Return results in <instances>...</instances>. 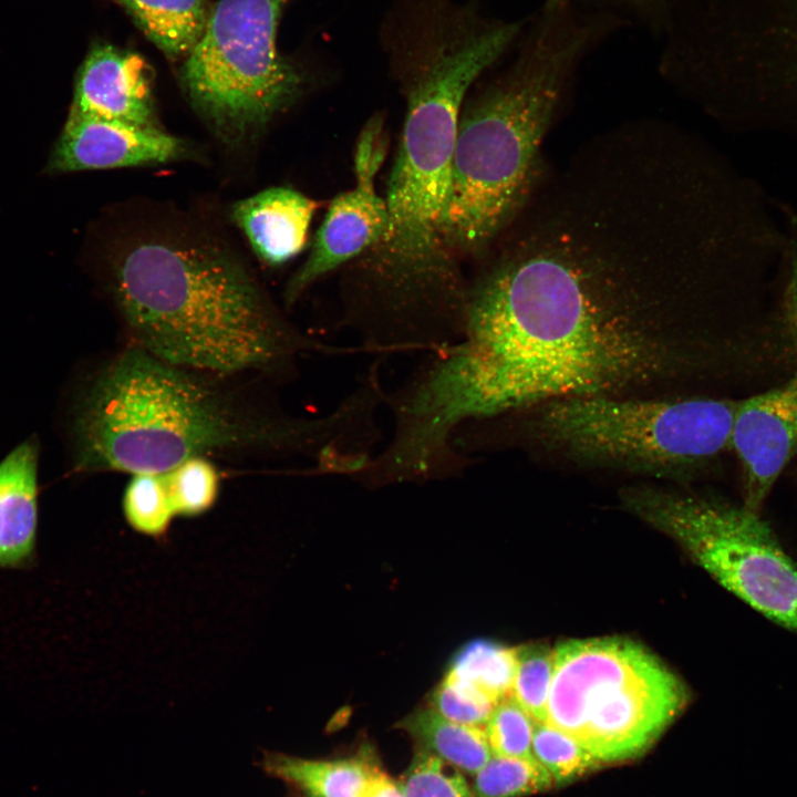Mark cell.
Masks as SVG:
<instances>
[{"label":"cell","mask_w":797,"mask_h":797,"mask_svg":"<svg viewBox=\"0 0 797 797\" xmlns=\"http://www.w3.org/2000/svg\"><path fill=\"white\" fill-rule=\"evenodd\" d=\"M520 224L468 289L465 327L411 379L433 436L586 396L682 381V329L722 273L714 220L693 185L644 157L583 152L540 175Z\"/></svg>","instance_id":"obj_1"},{"label":"cell","mask_w":797,"mask_h":797,"mask_svg":"<svg viewBox=\"0 0 797 797\" xmlns=\"http://www.w3.org/2000/svg\"><path fill=\"white\" fill-rule=\"evenodd\" d=\"M74 429L79 469L132 475L231 452H304L319 464L345 438L338 410L315 420L259 414L195 371L137 346L97 373Z\"/></svg>","instance_id":"obj_2"},{"label":"cell","mask_w":797,"mask_h":797,"mask_svg":"<svg viewBox=\"0 0 797 797\" xmlns=\"http://www.w3.org/2000/svg\"><path fill=\"white\" fill-rule=\"evenodd\" d=\"M112 290L135 346L195 372L275 370L303 351H338L283 320L228 252L187 235L125 244L112 262Z\"/></svg>","instance_id":"obj_3"},{"label":"cell","mask_w":797,"mask_h":797,"mask_svg":"<svg viewBox=\"0 0 797 797\" xmlns=\"http://www.w3.org/2000/svg\"><path fill=\"white\" fill-rule=\"evenodd\" d=\"M498 23L442 46L416 75L385 203L389 225L358 282L382 309L429 317L458 302L465 286L445 252L441 227L462 104L478 75L518 34Z\"/></svg>","instance_id":"obj_4"},{"label":"cell","mask_w":797,"mask_h":797,"mask_svg":"<svg viewBox=\"0 0 797 797\" xmlns=\"http://www.w3.org/2000/svg\"><path fill=\"white\" fill-rule=\"evenodd\" d=\"M570 6L546 0L509 72L460 113L441 227L453 260L491 246L536 186L545 135L598 34V24Z\"/></svg>","instance_id":"obj_5"},{"label":"cell","mask_w":797,"mask_h":797,"mask_svg":"<svg viewBox=\"0 0 797 797\" xmlns=\"http://www.w3.org/2000/svg\"><path fill=\"white\" fill-rule=\"evenodd\" d=\"M739 401L586 396L541 405L534 433L578 464L683 478L731 447Z\"/></svg>","instance_id":"obj_6"},{"label":"cell","mask_w":797,"mask_h":797,"mask_svg":"<svg viewBox=\"0 0 797 797\" xmlns=\"http://www.w3.org/2000/svg\"><path fill=\"white\" fill-rule=\"evenodd\" d=\"M687 700L683 682L636 642L569 640L553 649L545 723L600 764L623 762L643 754Z\"/></svg>","instance_id":"obj_7"},{"label":"cell","mask_w":797,"mask_h":797,"mask_svg":"<svg viewBox=\"0 0 797 797\" xmlns=\"http://www.w3.org/2000/svg\"><path fill=\"white\" fill-rule=\"evenodd\" d=\"M286 0H219L180 76L194 106L222 137L265 125L300 93L303 77L277 49Z\"/></svg>","instance_id":"obj_8"},{"label":"cell","mask_w":797,"mask_h":797,"mask_svg":"<svg viewBox=\"0 0 797 797\" xmlns=\"http://www.w3.org/2000/svg\"><path fill=\"white\" fill-rule=\"evenodd\" d=\"M629 509L676 540L715 580L797 633V566L759 514L713 499L629 488Z\"/></svg>","instance_id":"obj_9"},{"label":"cell","mask_w":797,"mask_h":797,"mask_svg":"<svg viewBox=\"0 0 797 797\" xmlns=\"http://www.w3.org/2000/svg\"><path fill=\"white\" fill-rule=\"evenodd\" d=\"M386 152L383 122L374 116L361 132L354 154L355 186L330 203L315 234L309 257L286 289L292 304L312 283L341 265L373 249L389 225L385 199L375 189V177Z\"/></svg>","instance_id":"obj_10"},{"label":"cell","mask_w":797,"mask_h":797,"mask_svg":"<svg viewBox=\"0 0 797 797\" xmlns=\"http://www.w3.org/2000/svg\"><path fill=\"white\" fill-rule=\"evenodd\" d=\"M788 288L796 365L782 385L739 401L731 438L743 470L744 507L759 514L797 452V262Z\"/></svg>","instance_id":"obj_11"},{"label":"cell","mask_w":797,"mask_h":797,"mask_svg":"<svg viewBox=\"0 0 797 797\" xmlns=\"http://www.w3.org/2000/svg\"><path fill=\"white\" fill-rule=\"evenodd\" d=\"M185 152L183 141L159 127H138L70 111L45 172L162 164L182 157Z\"/></svg>","instance_id":"obj_12"},{"label":"cell","mask_w":797,"mask_h":797,"mask_svg":"<svg viewBox=\"0 0 797 797\" xmlns=\"http://www.w3.org/2000/svg\"><path fill=\"white\" fill-rule=\"evenodd\" d=\"M152 70L135 52L95 45L79 69L71 112L138 127H158Z\"/></svg>","instance_id":"obj_13"},{"label":"cell","mask_w":797,"mask_h":797,"mask_svg":"<svg viewBox=\"0 0 797 797\" xmlns=\"http://www.w3.org/2000/svg\"><path fill=\"white\" fill-rule=\"evenodd\" d=\"M318 206L300 192L272 187L235 204L231 215L259 258L280 265L304 248Z\"/></svg>","instance_id":"obj_14"},{"label":"cell","mask_w":797,"mask_h":797,"mask_svg":"<svg viewBox=\"0 0 797 797\" xmlns=\"http://www.w3.org/2000/svg\"><path fill=\"white\" fill-rule=\"evenodd\" d=\"M37 519V447L23 443L0 464V567L30 557Z\"/></svg>","instance_id":"obj_15"},{"label":"cell","mask_w":797,"mask_h":797,"mask_svg":"<svg viewBox=\"0 0 797 797\" xmlns=\"http://www.w3.org/2000/svg\"><path fill=\"white\" fill-rule=\"evenodd\" d=\"M262 766L307 797H373L387 776L365 755L315 760L272 753L266 755Z\"/></svg>","instance_id":"obj_16"},{"label":"cell","mask_w":797,"mask_h":797,"mask_svg":"<svg viewBox=\"0 0 797 797\" xmlns=\"http://www.w3.org/2000/svg\"><path fill=\"white\" fill-rule=\"evenodd\" d=\"M169 59H186L200 40L210 9L205 0H116Z\"/></svg>","instance_id":"obj_17"},{"label":"cell","mask_w":797,"mask_h":797,"mask_svg":"<svg viewBox=\"0 0 797 797\" xmlns=\"http://www.w3.org/2000/svg\"><path fill=\"white\" fill-rule=\"evenodd\" d=\"M421 746L458 770L476 775L491 757L482 726L453 722L433 708L416 711L400 723Z\"/></svg>","instance_id":"obj_18"},{"label":"cell","mask_w":797,"mask_h":797,"mask_svg":"<svg viewBox=\"0 0 797 797\" xmlns=\"http://www.w3.org/2000/svg\"><path fill=\"white\" fill-rule=\"evenodd\" d=\"M516 669V648L475 639L456 652L446 674L475 686L499 703L511 696Z\"/></svg>","instance_id":"obj_19"},{"label":"cell","mask_w":797,"mask_h":797,"mask_svg":"<svg viewBox=\"0 0 797 797\" xmlns=\"http://www.w3.org/2000/svg\"><path fill=\"white\" fill-rule=\"evenodd\" d=\"M553 780L532 756H494L475 775L474 797H521L549 789Z\"/></svg>","instance_id":"obj_20"},{"label":"cell","mask_w":797,"mask_h":797,"mask_svg":"<svg viewBox=\"0 0 797 797\" xmlns=\"http://www.w3.org/2000/svg\"><path fill=\"white\" fill-rule=\"evenodd\" d=\"M123 515L131 528L158 538L167 532L176 516L159 474H134L122 500Z\"/></svg>","instance_id":"obj_21"},{"label":"cell","mask_w":797,"mask_h":797,"mask_svg":"<svg viewBox=\"0 0 797 797\" xmlns=\"http://www.w3.org/2000/svg\"><path fill=\"white\" fill-rule=\"evenodd\" d=\"M162 475L176 516L195 517L216 503L220 476L206 457L187 459Z\"/></svg>","instance_id":"obj_22"},{"label":"cell","mask_w":797,"mask_h":797,"mask_svg":"<svg viewBox=\"0 0 797 797\" xmlns=\"http://www.w3.org/2000/svg\"><path fill=\"white\" fill-rule=\"evenodd\" d=\"M531 749L556 785H566L601 765L571 736L545 722H536Z\"/></svg>","instance_id":"obj_23"},{"label":"cell","mask_w":797,"mask_h":797,"mask_svg":"<svg viewBox=\"0 0 797 797\" xmlns=\"http://www.w3.org/2000/svg\"><path fill=\"white\" fill-rule=\"evenodd\" d=\"M517 649L511 697L532 717L545 722L553 675V649L540 644Z\"/></svg>","instance_id":"obj_24"},{"label":"cell","mask_w":797,"mask_h":797,"mask_svg":"<svg viewBox=\"0 0 797 797\" xmlns=\"http://www.w3.org/2000/svg\"><path fill=\"white\" fill-rule=\"evenodd\" d=\"M536 722L511 697L495 706L486 723L488 744L494 756H532V738Z\"/></svg>","instance_id":"obj_25"},{"label":"cell","mask_w":797,"mask_h":797,"mask_svg":"<svg viewBox=\"0 0 797 797\" xmlns=\"http://www.w3.org/2000/svg\"><path fill=\"white\" fill-rule=\"evenodd\" d=\"M401 786L405 797H474L456 767L425 749L415 755Z\"/></svg>","instance_id":"obj_26"},{"label":"cell","mask_w":797,"mask_h":797,"mask_svg":"<svg viewBox=\"0 0 797 797\" xmlns=\"http://www.w3.org/2000/svg\"><path fill=\"white\" fill-rule=\"evenodd\" d=\"M431 705L443 717L453 722L486 725L497 703L475 686L448 674L436 686Z\"/></svg>","instance_id":"obj_27"},{"label":"cell","mask_w":797,"mask_h":797,"mask_svg":"<svg viewBox=\"0 0 797 797\" xmlns=\"http://www.w3.org/2000/svg\"><path fill=\"white\" fill-rule=\"evenodd\" d=\"M775 7L769 25L770 35L777 44H785L779 49L789 53L788 60L793 62L788 70L797 80V0H777Z\"/></svg>","instance_id":"obj_28"},{"label":"cell","mask_w":797,"mask_h":797,"mask_svg":"<svg viewBox=\"0 0 797 797\" xmlns=\"http://www.w3.org/2000/svg\"><path fill=\"white\" fill-rule=\"evenodd\" d=\"M373 797H405L402 786L393 782L389 776L385 777Z\"/></svg>","instance_id":"obj_29"},{"label":"cell","mask_w":797,"mask_h":797,"mask_svg":"<svg viewBox=\"0 0 797 797\" xmlns=\"http://www.w3.org/2000/svg\"><path fill=\"white\" fill-rule=\"evenodd\" d=\"M340 406H341V405H340ZM342 407H343V406H342ZM343 408H345V407H343ZM345 410H346V408H345ZM346 412H348V410H346ZM348 413H349V412H348ZM349 415H350V413H349ZM350 418H351V416H350ZM351 434H352V420H351ZM350 441H351V437H350ZM349 444H350V442H349ZM349 444H348V446H349ZM348 446H346V447H348ZM346 447H345V448H346ZM343 451H344V449H343ZM343 451H342V452H343ZM342 452H341V453H342ZM339 454H340V453H339ZM339 454H338V455H339ZM335 456H337V455H335ZM333 457H334V456H333ZM333 457H331V458H333ZM331 458H329V459H331ZM327 460H328V459H327ZM327 460H325V462H327ZM323 463H324V462H323ZM323 463H322V464H323ZM319 466H320V465H319Z\"/></svg>","instance_id":"obj_30"},{"label":"cell","mask_w":797,"mask_h":797,"mask_svg":"<svg viewBox=\"0 0 797 797\" xmlns=\"http://www.w3.org/2000/svg\"><path fill=\"white\" fill-rule=\"evenodd\" d=\"M624 1L638 2V1H651V0H624Z\"/></svg>","instance_id":"obj_31"}]
</instances>
